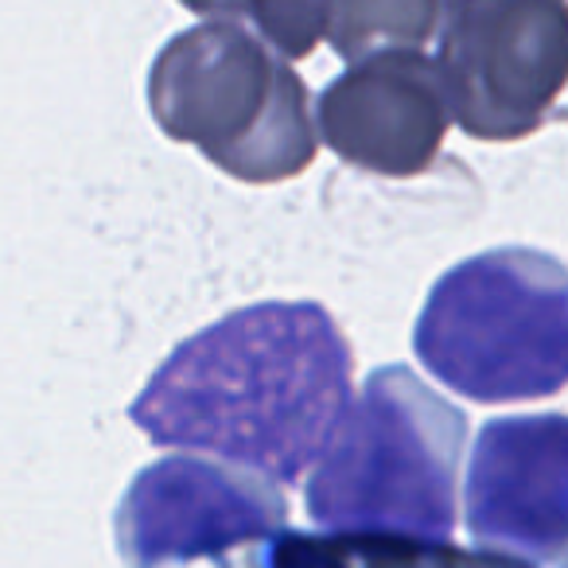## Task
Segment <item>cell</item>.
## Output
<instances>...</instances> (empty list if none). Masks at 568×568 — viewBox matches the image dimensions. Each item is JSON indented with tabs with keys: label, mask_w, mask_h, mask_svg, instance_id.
Segmentation results:
<instances>
[{
	"label": "cell",
	"mask_w": 568,
	"mask_h": 568,
	"mask_svg": "<svg viewBox=\"0 0 568 568\" xmlns=\"http://www.w3.org/2000/svg\"><path fill=\"white\" fill-rule=\"evenodd\" d=\"M490 568H529V560H518V557H506V552H495V565Z\"/></svg>",
	"instance_id": "cell-12"
},
{
	"label": "cell",
	"mask_w": 568,
	"mask_h": 568,
	"mask_svg": "<svg viewBox=\"0 0 568 568\" xmlns=\"http://www.w3.org/2000/svg\"><path fill=\"white\" fill-rule=\"evenodd\" d=\"M444 20V0H327V43L358 63L378 51H420Z\"/></svg>",
	"instance_id": "cell-10"
},
{
	"label": "cell",
	"mask_w": 568,
	"mask_h": 568,
	"mask_svg": "<svg viewBox=\"0 0 568 568\" xmlns=\"http://www.w3.org/2000/svg\"><path fill=\"white\" fill-rule=\"evenodd\" d=\"M452 125L440 67L425 51H378L324 87L316 129L347 164L389 180L433 168Z\"/></svg>",
	"instance_id": "cell-7"
},
{
	"label": "cell",
	"mask_w": 568,
	"mask_h": 568,
	"mask_svg": "<svg viewBox=\"0 0 568 568\" xmlns=\"http://www.w3.org/2000/svg\"><path fill=\"white\" fill-rule=\"evenodd\" d=\"M464 436V413L413 371H374L316 459L312 518L339 534L452 541Z\"/></svg>",
	"instance_id": "cell-2"
},
{
	"label": "cell",
	"mask_w": 568,
	"mask_h": 568,
	"mask_svg": "<svg viewBox=\"0 0 568 568\" xmlns=\"http://www.w3.org/2000/svg\"><path fill=\"white\" fill-rule=\"evenodd\" d=\"M203 20H234L268 43L281 59H308L327 40V0H180Z\"/></svg>",
	"instance_id": "cell-11"
},
{
	"label": "cell",
	"mask_w": 568,
	"mask_h": 568,
	"mask_svg": "<svg viewBox=\"0 0 568 568\" xmlns=\"http://www.w3.org/2000/svg\"><path fill=\"white\" fill-rule=\"evenodd\" d=\"M467 529L487 552L549 560L568 545V417H506L467 464Z\"/></svg>",
	"instance_id": "cell-8"
},
{
	"label": "cell",
	"mask_w": 568,
	"mask_h": 568,
	"mask_svg": "<svg viewBox=\"0 0 568 568\" xmlns=\"http://www.w3.org/2000/svg\"><path fill=\"white\" fill-rule=\"evenodd\" d=\"M495 552H459L448 541L394 534H273L261 568H490Z\"/></svg>",
	"instance_id": "cell-9"
},
{
	"label": "cell",
	"mask_w": 568,
	"mask_h": 568,
	"mask_svg": "<svg viewBox=\"0 0 568 568\" xmlns=\"http://www.w3.org/2000/svg\"><path fill=\"white\" fill-rule=\"evenodd\" d=\"M149 110L172 141L245 183L293 180L320 152L304 79L234 20H203L160 48Z\"/></svg>",
	"instance_id": "cell-3"
},
{
	"label": "cell",
	"mask_w": 568,
	"mask_h": 568,
	"mask_svg": "<svg viewBox=\"0 0 568 568\" xmlns=\"http://www.w3.org/2000/svg\"><path fill=\"white\" fill-rule=\"evenodd\" d=\"M284 526V495L234 459L172 456L144 467L118 506V549L133 568L222 557Z\"/></svg>",
	"instance_id": "cell-6"
},
{
	"label": "cell",
	"mask_w": 568,
	"mask_h": 568,
	"mask_svg": "<svg viewBox=\"0 0 568 568\" xmlns=\"http://www.w3.org/2000/svg\"><path fill=\"white\" fill-rule=\"evenodd\" d=\"M351 405V351L320 304H257L180 343L129 417L156 444L296 483Z\"/></svg>",
	"instance_id": "cell-1"
},
{
	"label": "cell",
	"mask_w": 568,
	"mask_h": 568,
	"mask_svg": "<svg viewBox=\"0 0 568 568\" xmlns=\"http://www.w3.org/2000/svg\"><path fill=\"white\" fill-rule=\"evenodd\" d=\"M452 121L475 141H521L568 87V0H444Z\"/></svg>",
	"instance_id": "cell-5"
},
{
	"label": "cell",
	"mask_w": 568,
	"mask_h": 568,
	"mask_svg": "<svg viewBox=\"0 0 568 568\" xmlns=\"http://www.w3.org/2000/svg\"><path fill=\"white\" fill-rule=\"evenodd\" d=\"M420 363L471 402L568 386V273L537 250H495L436 281L413 332Z\"/></svg>",
	"instance_id": "cell-4"
}]
</instances>
